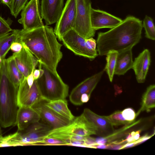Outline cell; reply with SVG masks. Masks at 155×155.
Masks as SVG:
<instances>
[{
    "mask_svg": "<svg viewBox=\"0 0 155 155\" xmlns=\"http://www.w3.org/2000/svg\"><path fill=\"white\" fill-rule=\"evenodd\" d=\"M17 41L26 47L39 62L57 71L58 64L63 56L62 45L57 40L52 27L44 25L28 31L20 30Z\"/></svg>",
    "mask_w": 155,
    "mask_h": 155,
    "instance_id": "obj_1",
    "label": "cell"
},
{
    "mask_svg": "<svg viewBox=\"0 0 155 155\" xmlns=\"http://www.w3.org/2000/svg\"><path fill=\"white\" fill-rule=\"evenodd\" d=\"M142 28V21L133 16H129L109 31L99 32L96 41L98 55H106L111 50L119 52L132 49L141 38Z\"/></svg>",
    "mask_w": 155,
    "mask_h": 155,
    "instance_id": "obj_2",
    "label": "cell"
},
{
    "mask_svg": "<svg viewBox=\"0 0 155 155\" xmlns=\"http://www.w3.org/2000/svg\"><path fill=\"white\" fill-rule=\"evenodd\" d=\"M5 59L0 67V125L4 128L15 126L18 108L17 102L18 88L8 76Z\"/></svg>",
    "mask_w": 155,
    "mask_h": 155,
    "instance_id": "obj_3",
    "label": "cell"
},
{
    "mask_svg": "<svg viewBox=\"0 0 155 155\" xmlns=\"http://www.w3.org/2000/svg\"><path fill=\"white\" fill-rule=\"evenodd\" d=\"M38 63L40 74L36 80L42 99L47 102L66 100L68 95V86L63 81L57 71Z\"/></svg>",
    "mask_w": 155,
    "mask_h": 155,
    "instance_id": "obj_4",
    "label": "cell"
},
{
    "mask_svg": "<svg viewBox=\"0 0 155 155\" xmlns=\"http://www.w3.org/2000/svg\"><path fill=\"white\" fill-rule=\"evenodd\" d=\"M91 135H95V133L82 114L75 117L68 124L60 128L51 129L45 138L53 137L59 139L66 142L67 145H68L72 141H84L85 136Z\"/></svg>",
    "mask_w": 155,
    "mask_h": 155,
    "instance_id": "obj_5",
    "label": "cell"
},
{
    "mask_svg": "<svg viewBox=\"0 0 155 155\" xmlns=\"http://www.w3.org/2000/svg\"><path fill=\"white\" fill-rule=\"evenodd\" d=\"M76 12L73 29L85 39L93 38L95 31L92 27L91 0H76Z\"/></svg>",
    "mask_w": 155,
    "mask_h": 155,
    "instance_id": "obj_6",
    "label": "cell"
},
{
    "mask_svg": "<svg viewBox=\"0 0 155 155\" xmlns=\"http://www.w3.org/2000/svg\"><path fill=\"white\" fill-rule=\"evenodd\" d=\"M61 41L65 47L76 55L92 60L98 55L97 50L91 49L86 42V39L73 29L63 35Z\"/></svg>",
    "mask_w": 155,
    "mask_h": 155,
    "instance_id": "obj_7",
    "label": "cell"
},
{
    "mask_svg": "<svg viewBox=\"0 0 155 155\" xmlns=\"http://www.w3.org/2000/svg\"><path fill=\"white\" fill-rule=\"evenodd\" d=\"M21 15L18 21L22 25L25 31L31 30L44 25L39 0H30L22 10Z\"/></svg>",
    "mask_w": 155,
    "mask_h": 155,
    "instance_id": "obj_8",
    "label": "cell"
},
{
    "mask_svg": "<svg viewBox=\"0 0 155 155\" xmlns=\"http://www.w3.org/2000/svg\"><path fill=\"white\" fill-rule=\"evenodd\" d=\"M76 12V0H67L54 29L57 38L60 41L66 33L73 29Z\"/></svg>",
    "mask_w": 155,
    "mask_h": 155,
    "instance_id": "obj_9",
    "label": "cell"
},
{
    "mask_svg": "<svg viewBox=\"0 0 155 155\" xmlns=\"http://www.w3.org/2000/svg\"><path fill=\"white\" fill-rule=\"evenodd\" d=\"M43 100L36 80H34L31 87L28 85L26 78H24L18 89L17 102L20 107H31Z\"/></svg>",
    "mask_w": 155,
    "mask_h": 155,
    "instance_id": "obj_10",
    "label": "cell"
},
{
    "mask_svg": "<svg viewBox=\"0 0 155 155\" xmlns=\"http://www.w3.org/2000/svg\"><path fill=\"white\" fill-rule=\"evenodd\" d=\"M82 114L95 135L105 137L112 134L115 130L114 126L105 116L98 115L87 108L84 109Z\"/></svg>",
    "mask_w": 155,
    "mask_h": 155,
    "instance_id": "obj_11",
    "label": "cell"
},
{
    "mask_svg": "<svg viewBox=\"0 0 155 155\" xmlns=\"http://www.w3.org/2000/svg\"><path fill=\"white\" fill-rule=\"evenodd\" d=\"M45 101L42 100L31 107L38 113L40 119L52 129L65 126L71 121L61 116L46 106L45 104Z\"/></svg>",
    "mask_w": 155,
    "mask_h": 155,
    "instance_id": "obj_12",
    "label": "cell"
},
{
    "mask_svg": "<svg viewBox=\"0 0 155 155\" xmlns=\"http://www.w3.org/2000/svg\"><path fill=\"white\" fill-rule=\"evenodd\" d=\"M104 71V70L86 78L78 84L71 92L69 98L70 102L75 105L82 104L80 101L81 96L86 93L91 94L101 80Z\"/></svg>",
    "mask_w": 155,
    "mask_h": 155,
    "instance_id": "obj_13",
    "label": "cell"
},
{
    "mask_svg": "<svg viewBox=\"0 0 155 155\" xmlns=\"http://www.w3.org/2000/svg\"><path fill=\"white\" fill-rule=\"evenodd\" d=\"M64 0H41V9L42 18L46 25L56 23L64 8Z\"/></svg>",
    "mask_w": 155,
    "mask_h": 155,
    "instance_id": "obj_14",
    "label": "cell"
},
{
    "mask_svg": "<svg viewBox=\"0 0 155 155\" xmlns=\"http://www.w3.org/2000/svg\"><path fill=\"white\" fill-rule=\"evenodd\" d=\"M21 51L13 53L16 65L24 78H26L39 63L38 59L24 45Z\"/></svg>",
    "mask_w": 155,
    "mask_h": 155,
    "instance_id": "obj_15",
    "label": "cell"
},
{
    "mask_svg": "<svg viewBox=\"0 0 155 155\" xmlns=\"http://www.w3.org/2000/svg\"><path fill=\"white\" fill-rule=\"evenodd\" d=\"M123 21L106 12L91 9V24L92 28L95 31L103 28H112L120 24Z\"/></svg>",
    "mask_w": 155,
    "mask_h": 155,
    "instance_id": "obj_16",
    "label": "cell"
},
{
    "mask_svg": "<svg viewBox=\"0 0 155 155\" xmlns=\"http://www.w3.org/2000/svg\"><path fill=\"white\" fill-rule=\"evenodd\" d=\"M150 62V53L147 49L143 50L135 58L132 68L138 83H143L145 82Z\"/></svg>",
    "mask_w": 155,
    "mask_h": 155,
    "instance_id": "obj_17",
    "label": "cell"
},
{
    "mask_svg": "<svg viewBox=\"0 0 155 155\" xmlns=\"http://www.w3.org/2000/svg\"><path fill=\"white\" fill-rule=\"evenodd\" d=\"M40 120L39 114L32 107H20L17 113L15 125L17 126L18 131H21Z\"/></svg>",
    "mask_w": 155,
    "mask_h": 155,
    "instance_id": "obj_18",
    "label": "cell"
},
{
    "mask_svg": "<svg viewBox=\"0 0 155 155\" xmlns=\"http://www.w3.org/2000/svg\"><path fill=\"white\" fill-rule=\"evenodd\" d=\"M51 129V128L47 124L39 121L31 124L20 132L23 135L30 138L33 145H37Z\"/></svg>",
    "mask_w": 155,
    "mask_h": 155,
    "instance_id": "obj_19",
    "label": "cell"
},
{
    "mask_svg": "<svg viewBox=\"0 0 155 155\" xmlns=\"http://www.w3.org/2000/svg\"><path fill=\"white\" fill-rule=\"evenodd\" d=\"M141 121L139 120L134 121L131 123L125 125L121 128L114 131L111 134L105 137H100L95 139L96 145H109L117 142L124 136L129 133V130L133 127L137 125Z\"/></svg>",
    "mask_w": 155,
    "mask_h": 155,
    "instance_id": "obj_20",
    "label": "cell"
},
{
    "mask_svg": "<svg viewBox=\"0 0 155 155\" xmlns=\"http://www.w3.org/2000/svg\"><path fill=\"white\" fill-rule=\"evenodd\" d=\"M133 63L132 49L118 52L114 74L118 75H124L132 68Z\"/></svg>",
    "mask_w": 155,
    "mask_h": 155,
    "instance_id": "obj_21",
    "label": "cell"
},
{
    "mask_svg": "<svg viewBox=\"0 0 155 155\" xmlns=\"http://www.w3.org/2000/svg\"><path fill=\"white\" fill-rule=\"evenodd\" d=\"M20 30L14 29L10 32L0 35V67L12 42L17 41Z\"/></svg>",
    "mask_w": 155,
    "mask_h": 155,
    "instance_id": "obj_22",
    "label": "cell"
},
{
    "mask_svg": "<svg viewBox=\"0 0 155 155\" xmlns=\"http://www.w3.org/2000/svg\"><path fill=\"white\" fill-rule=\"evenodd\" d=\"M5 62L8 76L17 88L18 87L24 77L18 69L13 56L5 59Z\"/></svg>",
    "mask_w": 155,
    "mask_h": 155,
    "instance_id": "obj_23",
    "label": "cell"
},
{
    "mask_svg": "<svg viewBox=\"0 0 155 155\" xmlns=\"http://www.w3.org/2000/svg\"><path fill=\"white\" fill-rule=\"evenodd\" d=\"M45 104L58 114L72 121L75 117L68 108L66 100L49 102L45 101Z\"/></svg>",
    "mask_w": 155,
    "mask_h": 155,
    "instance_id": "obj_24",
    "label": "cell"
},
{
    "mask_svg": "<svg viewBox=\"0 0 155 155\" xmlns=\"http://www.w3.org/2000/svg\"><path fill=\"white\" fill-rule=\"evenodd\" d=\"M155 107V85L152 84L148 86L143 95L141 106L136 114L137 117L142 112H150Z\"/></svg>",
    "mask_w": 155,
    "mask_h": 155,
    "instance_id": "obj_25",
    "label": "cell"
},
{
    "mask_svg": "<svg viewBox=\"0 0 155 155\" xmlns=\"http://www.w3.org/2000/svg\"><path fill=\"white\" fill-rule=\"evenodd\" d=\"M118 52L114 50L109 51L106 54V64L104 69L110 82L112 81Z\"/></svg>",
    "mask_w": 155,
    "mask_h": 155,
    "instance_id": "obj_26",
    "label": "cell"
},
{
    "mask_svg": "<svg viewBox=\"0 0 155 155\" xmlns=\"http://www.w3.org/2000/svg\"><path fill=\"white\" fill-rule=\"evenodd\" d=\"M142 27L145 31V37L151 40H155V28L152 18L146 15L143 21Z\"/></svg>",
    "mask_w": 155,
    "mask_h": 155,
    "instance_id": "obj_27",
    "label": "cell"
},
{
    "mask_svg": "<svg viewBox=\"0 0 155 155\" xmlns=\"http://www.w3.org/2000/svg\"><path fill=\"white\" fill-rule=\"evenodd\" d=\"M105 117L113 126L125 125L131 123L124 118L122 114V111H116L110 115Z\"/></svg>",
    "mask_w": 155,
    "mask_h": 155,
    "instance_id": "obj_28",
    "label": "cell"
},
{
    "mask_svg": "<svg viewBox=\"0 0 155 155\" xmlns=\"http://www.w3.org/2000/svg\"><path fill=\"white\" fill-rule=\"evenodd\" d=\"M28 0H13L11 9L12 15L16 18L19 13L28 2Z\"/></svg>",
    "mask_w": 155,
    "mask_h": 155,
    "instance_id": "obj_29",
    "label": "cell"
},
{
    "mask_svg": "<svg viewBox=\"0 0 155 155\" xmlns=\"http://www.w3.org/2000/svg\"><path fill=\"white\" fill-rule=\"evenodd\" d=\"M37 145H67V143L64 140L59 139L46 137L40 142Z\"/></svg>",
    "mask_w": 155,
    "mask_h": 155,
    "instance_id": "obj_30",
    "label": "cell"
},
{
    "mask_svg": "<svg viewBox=\"0 0 155 155\" xmlns=\"http://www.w3.org/2000/svg\"><path fill=\"white\" fill-rule=\"evenodd\" d=\"M12 21L10 19L5 20L0 16V35L10 32L13 31L10 27Z\"/></svg>",
    "mask_w": 155,
    "mask_h": 155,
    "instance_id": "obj_31",
    "label": "cell"
},
{
    "mask_svg": "<svg viewBox=\"0 0 155 155\" xmlns=\"http://www.w3.org/2000/svg\"><path fill=\"white\" fill-rule=\"evenodd\" d=\"M122 114L124 118L131 123L134 122L136 118L135 111L131 108L125 109L122 111Z\"/></svg>",
    "mask_w": 155,
    "mask_h": 155,
    "instance_id": "obj_32",
    "label": "cell"
},
{
    "mask_svg": "<svg viewBox=\"0 0 155 155\" xmlns=\"http://www.w3.org/2000/svg\"><path fill=\"white\" fill-rule=\"evenodd\" d=\"M23 48V45L21 43L18 41H14L12 43L10 46V49L14 53L20 52Z\"/></svg>",
    "mask_w": 155,
    "mask_h": 155,
    "instance_id": "obj_33",
    "label": "cell"
},
{
    "mask_svg": "<svg viewBox=\"0 0 155 155\" xmlns=\"http://www.w3.org/2000/svg\"><path fill=\"white\" fill-rule=\"evenodd\" d=\"M86 41L90 48L94 50H96V41L93 38L86 39Z\"/></svg>",
    "mask_w": 155,
    "mask_h": 155,
    "instance_id": "obj_34",
    "label": "cell"
},
{
    "mask_svg": "<svg viewBox=\"0 0 155 155\" xmlns=\"http://www.w3.org/2000/svg\"><path fill=\"white\" fill-rule=\"evenodd\" d=\"M34 70L32 71L31 73L26 78L27 83L30 87L32 86L35 80L33 74Z\"/></svg>",
    "mask_w": 155,
    "mask_h": 155,
    "instance_id": "obj_35",
    "label": "cell"
},
{
    "mask_svg": "<svg viewBox=\"0 0 155 155\" xmlns=\"http://www.w3.org/2000/svg\"><path fill=\"white\" fill-rule=\"evenodd\" d=\"M90 95L86 93L81 95L80 97V101L81 103L83 104L87 102L90 98Z\"/></svg>",
    "mask_w": 155,
    "mask_h": 155,
    "instance_id": "obj_36",
    "label": "cell"
},
{
    "mask_svg": "<svg viewBox=\"0 0 155 155\" xmlns=\"http://www.w3.org/2000/svg\"><path fill=\"white\" fill-rule=\"evenodd\" d=\"M13 0H0L2 4L7 5L11 9L12 4Z\"/></svg>",
    "mask_w": 155,
    "mask_h": 155,
    "instance_id": "obj_37",
    "label": "cell"
},
{
    "mask_svg": "<svg viewBox=\"0 0 155 155\" xmlns=\"http://www.w3.org/2000/svg\"><path fill=\"white\" fill-rule=\"evenodd\" d=\"M33 76L35 80H37L39 77L40 74V71L39 69H34L33 71Z\"/></svg>",
    "mask_w": 155,
    "mask_h": 155,
    "instance_id": "obj_38",
    "label": "cell"
},
{
    "mask_svg": "<svg viewBox=\"0 0 155 155\" xmlns=\"http://www.w3.org/2000/svg\"><path fill=\"white\" fill-rule=\"evenodd\" d=\"M141 131V130H139L135 132L134 135L133 136L134 141L137 140L140 138V133Z\"/></svg>",
    "mask_w": 155,
    "mask_h": 155,
    "instance_id": "obj_39",
    "label": "cell"
},
{
    "mask_svg": "<svg viewBox=\"0 0 155 155\" xmlns=\"http://www.w3.org/2000/svg\"><path fill=\"white\" fill-rule=\"evenodd\" d=\"M36 1H37L38 0H36Z\"/></svg>",
    "mask_w": 155,
    "mask_h": 155,
    "instance_id": "obj_40",
    "label": "cell"
}]
</instances>
